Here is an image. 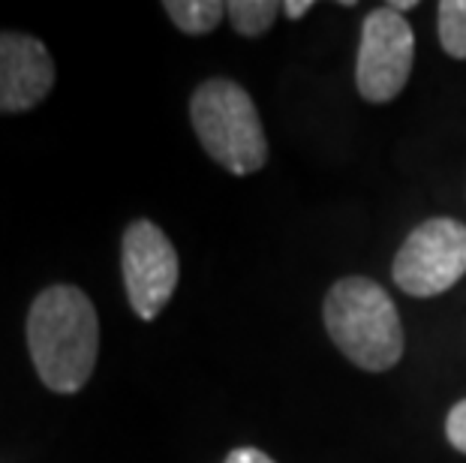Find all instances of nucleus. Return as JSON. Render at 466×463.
Instances as JSON below:
<instances>
[{"mask_svg":"<svg viewBox=\"0 0 466 463\" xmlns=\"http://www.w3.org/2000/svg\"><path fill=\"white\" fill-rule=\"evenodd\" d=\"M440 43L445 55L466 61V0H442L440 4Z\"/></svg>","mask_w":466,"mask_h":463,"instance_id":"nucleus-10","label":"nucleus"},{"mask_svg":"<svg viewBox=\"0 0 466 463\" xmlns=\"http://www.w3.org/2000/svg\"><path fill=\"white\" fill-rule=\"evenodd\" d=\"M280 9L283 6L274 4V0H232V4H226V15H229L238 34L256 39L274 25Z\"/></svg>","mask_w":466,"mask_h":463,"instance_id":"nucleus-9","label":"nucleus"},{"mask_svg":"<svg viewBox=\"0 0 466 463\" xmlns=\"http://www.w3.org/2000/svg\"><path fill=\"white\" fill-rule=\"evenodd\" d=\"M415 61V36L410 22L382 6L364 15L359 64H355V85L367 103L394 100L410 82Z\"/></svg>","mask_w":466,"mask_h":463,"instance_id":"nucleus-5","label":"nucleus"},{"mask_svg":"<svg viewBox=\"0 0 466 463\" xmlns=\"http://www.w3.org/2000/svg\"><path fill=\"white\" fill-rule=\"evenodd\" d=\"M394 283L412 298H433L466 274V226L436 216L410 232L391 265Z\"/></svg>","mask_w":466,"mask_h":463,"instance_id":"nucleus-4","label":"nucleus"},{"mask_svg":"<svg viewBox=\"0 0 466 463\" xmlns=\"http://www.w3.org/2000/svg\"><path fill=\"white\" fill-rule=\"evenodd\" d=\"M27 349L46 388L76 394L87 386L100 352V319L78 286H48L27 313Z\"/></svg>","mask_w":466,"mask_h":463,"instance_id":"nucleus-1","label":"nucleus"},{"mask_svg":"<svg viewBox=\"0 0 466 463\" xmlns=\"http://www.w3.org/2000/svg\"><path fill=\"white\" fill-rule=\"evenodd\" d=\"M445 433H449V442L458 451L466 455V400L454 403L449 418H445Z\"/></svg>","mask_w":466,"mask_h":463,"instance_id":"nucleus-11","label":"nucleus"},{"mask_svg":"<svg viewBox=\"0 0 466 463\" xmlns=\"http://www.w3.org/2000/svg\"><path fill=\"white\" fill-rule=\"evenodd\" d=\"M55 87V57L31 34L0 31V115L31 112Z\"/></svg>","mask_w":466,"mask_h":463,"instance_id":"nucleus-7","label":"nucleus"},{"mask_svg":"<svg viewBox=\"0 0 466 463\" xmlns=\"http://www.w3.org/2000/svg\"><path fill=\"white\" fill-rule=\"evenodd\" d=\"M223 463H274L271 458L265 455V451L259 448H250V446H244V448H235L229 458H226Z\"/></svg>","mask_w":466,"mask_h":463,"instance_id":"nucleus-12","label":"nucleus"},{"mask_svg":"<svg viewBox=\"0 0 466 463\" xmlns=\"http://www.w3.org/2000/svg\"><path fill=\"white\" fill-rule=\"evenodd\" d=\"M121 268L130 307L138 319L151 322L163 313L177 289L181 262L166 238V232L151 220H136L124 229Z\"/></svg>","mask_w":466,"mask_h":463,"instance_id":"nucleus-6","label":"nucleus"},{"mask_svg":"<svg viewBox=\"0 0 466 463\" xmlns=\"http://www.w3.org/2000/svg\"><path fill=\"white\" fill-rule=\"evenodd\" d=\"M163 9L177 31H184L187 36L211 34L226 15V4L220 0H166Z\"/></svg>","mask_w":466,"mask_h":463,"instance_id":"nucleus-8","label":"nucleus"},{"mask_svg":"<svg viewBox=\"0 0 466 463\" xmlns=\"http://www.w3.org/2000/svg\"><path fill=\"white\" fill-rule=\"evenodd\" d=\"M389 9H394V13H406V9H415V0H394V4H389Z\"/></svg>","mask_w":466,"mask_h":463,"instance_id":"nucleus-14","label":"nucleus"},{"mask_svg":"<svg viewBox=\"0 0 466 463\" xmlns=\"http://www.w3.org/2000/svg\"><path fill=\"white\" fill-rule=\"evenodd\" d=\"M283 9H286V15H289L292 22H299V18H304L307 13H310L313 4H310V0H289V4H283Z\"/></svg>","mask_w":466,"mask_h":463,"instance_id":"nucleus-13","label":"nucleus"},{"mask_svg":"<svg viewBox=\"0 0 466 463\" xmlns=\"http://www.w3.org/2000/svg\"><path fill=\"white\" fill-rule=\"evenodd\" d=\"M325 328L355 367L382 373L403 356V325L391 295L367 277H343L325 295Z\"/></svg>","mask_w":466,"mask_h":463,"instance_id":"nucleus-2","label":"nucleus"},{"mask_svg":"<svg viewBox=\"0 0 466 463\" xmlns=\"http://www.w3.org/2000/svg\"><path fill=\"white\" fill-rule=\"evenodd\" d=\"M190 121L208 156L232 175H253L268 160V139L250 94L232 78H208L193 91Z\"/></svg>","mask_w":466,"mask_h":463,"instance_id":"nucleus-3","label":"nucleus"}]
</instances>
